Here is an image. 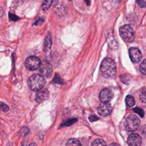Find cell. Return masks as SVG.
I'll use <instances>...</instances> for the list:
<instances>
[{
	"label": "cell",
	"instance_id": "cell-1",
	"mask_svg": "<svg viewBox=\"0 0 146 146\" xmlns=\"http://www.w3.org/2000/svg\"><path fill=\"white\" fill-rule=\"evenodd\" d=\"M100 71L106 78L114 77L116 73V66L114 60L109 58L104 59L100 65Z\"/></svg>",
	"mask_w": 146,
	"mask_h": 146
},
{
	"label": "cell",
	"instance_id": "cell-2",
	"mask_svg": "<svg viewBox=\"0 0 146 146\" xmlns=\"http://www.w3.org/2000/svg\"><path fill=\"white\" fill-rule=\"evenodd\" d=\"M46 83L44 76L39 74H35L30 77L27 84L29 88L33 91L41 90Z\"/></svg>",
	"mask_w": 146,
	"mask_h": 146
},
{
	"label": "cell",
	"instance_id": "cell-3",
	"mask_svg": "<svg viewBox=\"0 0 146 146\" xmlns=\"http://www.w3.org/2000/svg\"><path fill=\"white\" fill-rule=\"evenodd\" d=\"M119 34L125 42H132L135 39V34L132 28L128 25L121 26L119 29Z\"/></svg>",
	"mask_w": 146,
	"mask_h": 146
},
{
	"label": "cell",
	"instance_id": "cell-4",
	"mask_svg": "<svg viewBox=\"0 0 146 146\" xmlns=\"http://www.w3.org/2000/svg\"><path fill=\"white\" fill-rule=\"evenodd\" d=\"M140 121L139 117L135 115H130L128 116L125 121V128L129 132L136 131L139 125Z\"/></svg>",
	"mask_w": 146,
	"mask_h": 146
},
{
	"label": "cell",
	"instance_id": "cell-5",
	"mask_svg": "<svg viewBox=\"0 0 146 146\" xmlns=\"http://www.w3.org/2000/svg\"><path fill=\"white\" fill-rule=\"evenodd\" d=\"M39 70L40 74L46 78H50L52 74V68L51 64L47 60L41 62L39 67Z\"/></svg>",
	"mask_w": 146,
	"mask_h": 146
},
{
	"label": "cell",
	"instance_id": "cell-6",
	"mask_svg": "<svg viewBox=\"0 0 146 146\" xmlns=\"http://www.w3.org/2000/svg\"><path fill=\"white\" fill-rule=\"evenodd\" d=\"M40 63L39 58L35 56H31L26 59L25 63L27 69L30 71H34L39 67Z\"/></svg>",
	"mask_w": 146,
	"mask_h": 146
},
{
	"label": "cell",
	"instance_id": "cell-7",
	"mask_svg": "<svg viewBox=\"0 0 146 146\" xmlns=\"http://www.w3.org/2000/svg\"><path fill=\"white\" fill-rule=\"evenodd\" d=\"M113 97L112 91L108 88H105L102 90L99 94V99L102 102L108 103Z\"/></svg>",
	"mask_w": 146,
	"mask_h": 146
},
{
	"label": "cell",
	"instance_id": "cell-8",
	"mask_svg": "<svg viewBox=\"0 0 146 146\" xmlns=\"http://www.w3.org/2000/svg\"><path fill=\"white\" fill-rule=\"evenodd\" d=\"M112 110V106L108 103L102 102L98 107V112L99 115L102 116H107L109 115Z\"/></svg>",
	"mask_w": 146,
	"mask_h": 146
},
{
	"label": "cell",
	"instance_id": "cell-9",
	"mask_svg": "<svg viewBox=\"0 0 146 146\" xmlns=\"http://www.w3.org/2000/svg\"><path fill=\"white\" fill-rule=\"evenodd\" d=\"M129 55L131 61L133 63H139L142 57L140 51L136 47H131L129 48Z\"/></svg>",
	"mask_w": 146,
	"mask_h": 146
},
{
	"label": "cell",
	"instance_id": "cell-10",
	"mask_svg": "<svg viewBox=\"0 0 146 146\" xmlns=\"http://www.w3.org/2000/svg\"><path fill=\"white\" fill-rule=\"evenodd\" d=\"M127 143L130 146H139L141 144V137L137 133L130 134L127 139Z\"/></svg>",
	"mask_w": 146,
	"mask_h": 146
},
{
	"label": "cell",
	"instance_id": "cell-11",
	"mask_svg": "<svg viewBox=\"0 0 146 146\" xmlns=\"http://www.w3.org/2000/svg\"><path fill=\"white\" fill-rule=\"evenodd\" d=\"M48 95L49 92L47 90H39L36 94L35 100L37 103H41L46 100L48 98Z\"/></svg>",
	"mask_w": 146,
	"mask_h": 146
},
{
	"label": "cell",
	"instance_id": "cell-12",
	"mask_svg": "<svg viewBox=\"0 0 146 146\" xmlns=\"http://www.w3.org/2000/svg\"><path fill=\"white\" fill-rule=\"evenodd\" d=\"M51 43H52V41H51V37L50 35V34L48 33L47 34V35L46 38L44 43V45H43V50L44 51H48L51 46Z\"/></svg>",
	"mask_w": 146,
	"mask_h": 146
},
{
	"label": "cell",
	"instance_id": "cell-13",
	"mask_svg": "<svg viewBox=\"0 0 146 146\" xmlns=\"http://www.w3.org/2000/svg\"><path fill=\"white\" fill-rule=\"evenodd\" d=\"M54 0H44L42 3V9L44 11L48 10L51 6Z\"/></svg>",
	"mask_w": 146,
	"mask_h": 146
},
{
	"label": "cell",
	"instance_id": "cell-14",
	"mask_svg": "<svg viewBox=\"0 0 146 146\" xmlns=\"http://www.w3.org/2000/svg\"><path fill=\"white\" fill-rule=\"evenodd\" d=\"M125 103L128 106L132 107L135 103L134 98L131 95H127L125 98Z\"/></svg>",
	"mask_w": 146,
	"mask_h": 146
},
{
	"label": "cell",
	"instance_id": "cell-15",
	"mask_svg": "<svg viewBox=\"0 0 146 146\" xmlns=\"http://www.w3.org/2000/svg\"><path fill=\"white\" fill-rule=\"evenodd\" d=\"M81 144L79 140L76 139H70L66 143V145H80Z\"/></svg>",
	"mask_w": 146,
	"mask_h": 146
},
{
	"label": "cell",
	"instance_id": "cell-16",
	"mask_svg": "<svg viewBox=\"0 0 146 146\" xmlns=\"http://www.w3.org/2000/svg\"><path fill=\"white\" fill-rule=\"evenodd\" d=\"M139 98L143 103H146V87L143 88L140 91Z\"/></svg>",
	"mask_w": 146,
	"mask_h": 146
},
{
	"label": "cell",
	"instance_id": "cell-17",
	"mask_svg": "<svg viewBox=\"0 0 146 146\" xmlns=\"http://www.w3.org/2000/svg\"><path fill=\"white\" fill-rule=\"evenodd\" d=\"M92 145H106V143L104 140L100 139H97L93 141L91 143Z\"/></svg>",
	"mask_w": 146,
	"mask_h": 146
},
{
	"label": "cell",
	"instance_id": "cell-18",
	"mask_svg": "<svg viewBox=\"0 0 146 146\" xmlns=\"http://www.w3.org/2000/svg\"><path fill=\"white\" fill-rule=\"evenodd\" d=\"M140 71L143 75H146V59H144L140 64Z\"/></svg>",
	"mask_w": 146,
	"mask_h": 146
},
{
	"label": "cell",
	"instance_id": "cell-19",
	"mask_svg": "<svg viewBox=\"0 0 146 146\" xmlns=\"http://www.w3.org/2000/svg\"><path fill=\"white\" fill-rule=\"evenodd\" d=\"M30 132V129L27 128V127H22L21 129H20V134L21 136H25L26 135H27Z\"/></svg>",
	"mask_w": 146,
	"mask_h": 146
},
{
	"label": "cell",
	"instance_id": "cell-20",
	"mask_svg": "<svg viewBox=\"0 0 146 146\" xmlns=\"http://www.w3.org/2000/svg\"><path fill=\"white\" fill-rule=\"evenodd\" d=\"M77 121V119L75 118H74V119H70L68 120H67L66 122H65L64 123H63L62 126V127H65V126H69L70 125H72V124H74L75 122H76Z\"/></svg>",
	"mask_w": 146,
	"mask_h": 146
},
{
	"label": "cell",
	"instance_id": "cell-21",
	"mask_svg": "<svg viewBox=\"0 0 146 146\" xmlns=\"http://www.w3.org/2000/svg\"><path fill=\"white\" fill-rule=\"evenodd\" d=\"M133 111H134L136 113H138L141 117H143L144 116V111H143L142 109L139 108H138V107H136V108H133Z\"/></svg>",
	"mask_w": 146,
	"mask_h": 146
},
{
	"label": "cell",
	"instance_id": "cell-22",
	"mask_svg": "<svg viewBox=\"0 0 146 146\" xmlns=\"http://www.w3.org/2000/svg\"><path fill=\"white\" fill-rule=\"evenodd\" d=\"M0 110L3 111H7L9 110V107L7 104L0 102Z\"/></svg>",
	"mask_w": 146,
	"mask_h": 146
},
{
	"label": "cell",
	"instance_id": "cell-23",
	"mask_svg": "<svg viewBox=\"0 0 146 146\" xmlns=\"http://www.w3.org/2000/svg\"><path fill=\"white\" fill-rule=\"evenodd\" d=\"M136 2L141 7H146V0H136Z\"/></svg>",
	"mask_w": 146,
	"mask_h": 146
},
{
	"label": "cell",
	"instance_id": "cell-24",
	"mask_svg": "<svg viewBox=\"0 0 146 146\" xmlns=\"http://www.w3.org/2000/svg\"><path fill=\"white\" fill-rule=\"evenodd\" d=\"M54 81L57 83H59V84L62 83V80L60 79V78L59 76L58 75H56V76L54 79Z\"/></svg>",
	"mask_w": 146,
	"mask_h": 146
},
{
	"label": "cell",
	"instance_id": "cell-25",
	"mask_svg": "<svg viewBox=\"0 0 146 146\" xmlns=\"http://www.w3.org/2000/svg\"><path fill=\"white\" fill-rule=\"evenodd\" d=\"M43 22H44V20L43 19H41V18H40V19H38L35 23H34V25H35V26H39V25H41L43 23Z\"/></svg>",
	"mask_w": 146,
	"mask_h": 146
},
{
	"label": "cell",
	"instance_id": "cell-26",
	"mask_svg": "<svg viewBox=\"0 0 146 146\" xmlns=\"http://www.w3.org/2000/svg\"><path fill=\"white\" fill-rule=\"evenodd\" d=\"M9 18L11 21H17L18 19V17H17L16 15L10 13L9 14Z\"/></svg>",
	"mask_w": 146,
	"mask_h": 146
},
{
	"label": "cell",
	"instance_id": "cell-27",
	"mask_svg": "<svg viewBox=\"0 0 146 146\" xmlns=\"http://www.w3.org/2000/svg\"><path fill=\"white\" fill-rule=\"evenodd\" d=\"M99 118L96 116L95 115H91L90 117H89V120L90 121L92 122V121H96Z\"/></svg>",
	"mask_w": 146,
	"mask_h": 146
},
{
	"label": "cell",
	"instance_id": "cell-28",
	"mask_svg": "<svg viewBox=\"0 0 146 146\" xmlns=\"http://www.w3.org/2000/svg\"><path fill=\"white\" fill-rule=\"evenodd\" d=\"M84 1H85L86 3V4L87 5H90V0H84Z\"/></svg>",
	"mask_w": 146,
	"mask_h": 146
},
{
	"label": "cell",
	"instance_id": "cell-29",
	"mask_svg": "<svg viewBox=\"0 0 146 146\" xmlns=\"http://www.w3.org/2000/svg\"><path fill=\"white\" fill-rule=\"evenodd\" d=\"M35 145V144H34V143H32V144H30V145Z\"/></svg>",
	"mask_w": 146,
	"mask_h": 146
},
{
	"label": "cell",
	"instance_id": "cell-30",
	"mask_svg": "<svg viewBox=\"0 0 146 146\" xmlns=\"http://www.w3.org/2000/svg\"><path fill=\"white\" fill-rule=\"evenodd\" d=\"M111 145H118V144H115V143H112Z\"/></svg>",
	"mask_w": 146,
	"mask_h": 146
},
{
	"label": "cell",
	"instance_id": "cell-31",
	"mask_svg": "<svg viewBox=\"0 0 146 146\" xmlns=\"http://www.w3.org/2000/svg\"><path fill=\"white\" fill-rule=\"evenodd\" d=\"M68 1H71V0H68Z\"/></svg>",
	"mask_w": 146,
	"mask_h": 146
}]
</instances>
